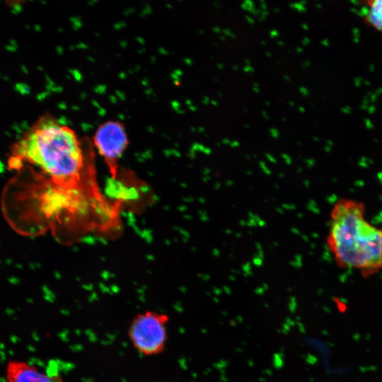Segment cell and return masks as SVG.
Here are the masks:
<instances>
[{"label": "cell", "instance_id": "1", "mask_svg": "<svg viewBox=\"0 0 382 382\" xmlns=\"http://www.w3.org/2000/svg\"><path fill=\"white\" fill-rule=\"evenodd\" d=\"M92 144L52 115L45 114L13 144L9 163L18 168L28 163L54 183L76 185L92 166Z\"/></svg>", "mask_w": 382, "mask_h": 382}, {"label": "cell", "instance_id": "2", "mask_svg": "<svg viewBox=\"0 0 382 382\" xmlns=\"http://www.w3.org/2000/svg\"><path fill=\"white\" fill-rule=\"evenodd\" d=\"M327 242L341 268L366 277L382 269V229L366 219L364 204L358 200L341 198L335 204Z\"/></svg>", "mask_w": 382, "mask_h": 382}, {"label": "cell", "instance_id": "3", "mask_svg": "<svg viewBox=\"0 0 382 382\" xmlns=\"http://www.w3.org/2000/svg\"><path fill=\"white\" fill-rule=\"evenodd\" d=\"M169 321L168 315L163 312L138 313L129 322L127 332L133 348L146 357L162 354L168 340Z\"/></svg>", "mask_w": 382, "mask_h": 382}, {"label": "cell", "instance_id": "4", "mask_svg": "<svg viewBox=\"0 0 382 382\" xmlns=\"http://www.w3.org/2000/svg\"><path fill=\"white\" fill-rule=\"evenodd\" d=\"M129 144L128 136L123 123L117 120H108L100 124L93 137V146L105 160L116 178L118 161Z\"/></svg>", "mask_w": 382, "mask_h": 382}, {"label": "cell", "instance_id": "5", "mask_svg": "<svg viewBox=\"0 0 382 382\" xmlns=\"http://www.w3.org/2000/svg\"><path fill=\"white\" fill-rule=\"evenodd\" d=\"M5 382H65L58 373L43 371L28 361L12 359L5 369Z\"/></svg>", "mask_w": 382, "mask_h": 382}, {"label": "cell", "instance_id": "6", "mask_svg": "<svg viewBox=\"0 0 382 382\" xmlns=\"http://www.w3.org/2000/svg\"><path fill=\"white\" fill-rule=\"evenodd\" d=\"M106 192L111 197L122 200L132 199L138 196L136 189L127 187L116 178H111L108 180Z\"/></svg>", "mask_w": 382, "mask_h": 382}, {"label": "cell", "instance_id": "7", "mask_svg": "<svg viewBox=\"0 0 382 382\" xmlns=\"http://www.w3.org/2000/svg\"><path fill=\"white\" fill-rule=\"evenodd\" d=\"M366 3L368 11L364 16V23L382 33V0H369Z\"/></svg>", "mask_w": 382, "mask_h": 382}, {"label": "cell", "instance_id": "8", "mask_svg": "<svg viewBox=\"0 0 382 382\" xmlns=\"http://www.w3.org/2000/svg\"><path fill=\"white\" fill-rule=\"evenodd\" d=\"M241 6L243 10L250 12L255 8V4L250 0H246L241 5Z\"/></svg>", "mask_w": 382, "mask_h": 382}, {"label": "cell", "instance_id": "9", "mask_svg": "<svg viewBox=\"0 0 382 382\" xmlns=\"http://www.w3.org/2000/svg\"><path fill=\"white\" fill-rule=\"evenodd\" d=\"M289 6L292 8L296 9L299 12H304L306 11L304 6H303L301 3H291L289 4Z\"/></svg>", "mask_w": 382, "mask_h": 382}, {"label": "cell", "instance_id": "10", "mask_svg": "<svg viewBox=\"0 0 382 382\" xmlns=\"http://www.w3.org/2000/svg\"><path fill=\"white\" fill-rule=\"evenodd\" d=\"M224 35L231 37L233 39L236 38L235 34H233L231 30L226 28L221 30Z\"/></svg>", "mask_w": 382, "mask_h": 382}, {"label": "cell", "instance_id": "11", "mask_svg": "<svg viewBox=\"0 0 382 382\" xmlns=\"http://www.w3.org/2000/svg\"><path fill=\"white\" fill-rule=\"evenodd\" d=\"M269 131L272 137L278 138L279 137V133L277 129L270 128Z\"/></svg>", "mask_w": 382, "mask_h": 382}, {"label": "cell", "instance_id": "12", "mask_svg": "<svg viewBox=\"0 0 382 382\" xmlns=\"http://www.w3.org/2000/svg\"><path fill=\"white\" fill-rule=\"evenodd\" d=\"M270 35L271 38H274L278 37L279 35V33L277 30L274 29L270 31Z\"/></svg>", "mask_w": 382, "mask_h": 382}, {"label": "cell", "instance_id": "13", "mask_svg": "<svg viewBox=\"0 0 382 382\" xmlns=\"http://www.w3.org/2000/svg\"><path fill=\"white\" fill-rule=\"evenodd\" d=\"M243 70L245 72H247V73H252L254 71V69L250 66H245L243 68Z\"/></svg>", "mask_w": 382, "mask_h": 382}, {"label": "cell", "instance_id": "14", "mask_svg": "<svg viewBox=\"0 0 382 382\" xmlns=\"http://www.w3.org/2000/svg\"><path fill=\"white\" fill-rule=\"evenodd\" d=\"M245 18L250 24L253 25L255 23V21L252 17L246 15V16H245Z\"/></svg>", "mask_w": 382, "mask_h": 382}, {"label": "cell", "instance_id": "15", "mask_svg": "<svg viewBox=\"0 0 382 382\" xmlns=\"http://www.w3.org/2000/svg\"><path fill=\"white\" fill-rule=\"evenodd\" d=\"M250 13H251L252 14H253L254 16H257V15H259L260 13H261V11H260V9H257V8H255L253 10H252V11H250Z\"/></svg>", "mask_w": 382, "mask_h": 382}, {"label": "cell", "instance_id": "16", "mask_svg": "<svg viewBox=\"0 0 382 382\" xmlns=\"http://www.w3.org/2000/svg\"><path fill=\"white\" fill-rule=\"evenodd\" d=\"M210 102L209 99L208 97L207 96H204L202 100V103L203 104H208Z\"/></svg>", "mask_w": 382, "mask_h": 382}, {"label": "cell", "instance_id": "17", "mask_svg": "<svg viewBox=\"0 0 382 382\" xmlns=\"http://www.w3.org/2000/svg\"><path fill=\"white\" fill-rule=\"evenodd\" d=\"M212 30L216 33H219L221 31V28L218 26L213 27Z\"/></svg>", "mask_w": 382, "mask_h": 382}, {"label": "cell", "instance_id": "18", "mask_svg": "<svg viewBox=\"0 0 382 382\" xmlns=\"http://www.w3.org/2000/svg\"><path fill=\"white\" fill-rule=\"evenodd\" d=\"M262 116L266 119V120H270V117L267 115V112L265 111H262L261 112Z\"/></svg>", "mask_w": 382, "mask_h": 382}, {"label": "cell", "instance_id": "19", "mask_svg": "<svg viewBox=\"0 0 382 382\" xmlns=\"http://www.w3.org/2000/svg\"><path fill=\"white\" fill-rule=\"evenodd\" d=\"M299 91H300V92H301V93H303V95H306V93H307V90H306L305 88H303V87H301V88H299Z\"/></svg>", "mask_w": 382, "mask_h": 382}, {"label": "cell", "instance_id": "20", "mask_svg": "<svg viewBox=\"0 0 382 382\" xmlns=\"http://www.w3.org/2000/svg\"><path fill=\"white\" fill-rule=\"evenodd\" d=\"M216 66H217V68H218L219 69H220V70H222V69H224V65L223 64H221V63H218V64H216Z\"/></svg>", "mask_w": 382, "mask_h": 382}, {"label": "cell", "instance_id": "21", "mask_svg": "<svg viewBox=\"0 0 382 382\" xmlns=\"http://www.w3.org/2000/svg\"><path fill=\"white\" fill-rule=\"evenodd\" d=\"M260 8L262 9V11H265L267 8V4L265 3L260 4Z\"/></svg>", "mask_w": 382, "mask_h": 382}, {"label": "cell", "instance_id": "22", "mask_svg": "<svg viewBox=\"0 0 382 382\" xmlns=\"http://www.w3.org/2000/svg\"><path fill=\"white\" fill-rule=\"evenodd\" d=\"M268 15H269V12L267 10L261 11V16L267 17V16Z\"/></svg>", "mask_w": 382, "mask_h": 382}, {"label": "cell", "instance_id": "23", "mask_svg": "<svg viewBox=\"0 0 382 382\" xmlns=\"http://www.w3.org/2000/svg\"><path fill=\"white\" fill-rule=\"evenodd\" d=\"M231 146H238V142L236 141H234L231 143Z\"/></svg>", "mask_w": 382, "mask_h": 382}, {"label": "cell", "instance_id": "24", "mask_svg": "<svg viewBox=\"0 0 382 382\" xmlns=\"http://www.w3.org/2000/svg\"><path fill=\"white\" fill-rule=\"evenodd\" d=\"M210 103H211L212 105H214V106L218 105V103H217L216 100H210Z\"/></svg>", "mask_w": 382, "mask_h": 382}, {"label": "cell", "instance_id": "25", "mask_svg": "<svg viewBox=\"0 0 382 382\" xmlns=\"http://www.w3.org/2000/svg\"><path fill=\"white\" fill-rule=\"evenodd\" d=\"M283 77H284V80H286V81H291L290 77H289V76H287V75H284Z\"/></svg>", "mask_w": 382, "mask_h": 382}, {"label": "cell", "instance_id": "26", "mask_svg": "<svg viewBox=\"0 0 382 382\" xmlns=\"http://www.w3.org/2000/svg\"><path fill=\"white\" fill-rule=\"evenodd\" d=\"M197 130H198L199 132H204L205 129L202 127H199Z\"/></svg>", "mask_w": 382, "mask_h": 382}, {"label": "cell", "instance_id": "27", "mask_svg": "<svg viewBox=\"0 0 382 382\" xmlns=\"http://www.w3.org/2000/svg\"><path fill=\"white\" fill-rule=\"evenodd\" d=\"M277 45H279V46H284V42L282 40H278L277 41Z\"/></svg>", "mask_w": 382, "mask_h": 382}, {"label": "cell", "instance_id": "28", "mask_svg": "<svg viewBox=\"0 0 382 382\" xmlns=\"http://www.w3.org/2000/svg\"><path fill=\"white\" fill-rule=\"evenodd\" d=\"M244 62L245 64H246V66H250V61L249 59H244Z\"/></svg>", "mask_w": 382, "mask_h": 382}, {"label": "cell", "instance_id": "29", "mask_svg": "<svg viewBox=\"0 0 382 382\" xmlns=\"http://www.w3.org/2000/svg\"><path fill=\"white\" fill-rule=\"evenodd\" d=\"M266 17L265 16H260L259 18H258V20L260 21H263L264 20H265Z\"/></svg>", "mask_w": 382, "mask_h": 382}, {"label": "cell", "instance_id": "30", "mask_svg": "<svg viewBox=\"0 0 382 382\" xmlns=\"http://www.w3.org/2000/svg\"><path fill=\"white\" fill-rule=\"evenodd\" d=\"M222 142H223L224 144H229V143H230V141H229L228 139H224L222 140Z\"/></svg>", "mask_w": 382, "mask_h": 382}, {"label": "cell", "instance_id": "31", "mask_svg": "<svg viewBox=\"0 0 382 382\" xmlns=\"http://www.w3.org/2000/svg\"><path fill=\"white\" fill-rule=\"evenodd\" d=\"M273 12L274 13H279L280 12V8H275L273 9Z\"/></svg>", "mask_w": 382, "mask_h": 382}, {"label": "cell", "instance_id": "32", "mask_svg": "<svg viewBox=\"0 0 382 382\" xmlns=\"http://www.w3.org/2000/svg\"><path fill=\"white\" fill-rule=\"evenodd\" d=\"M213 5H214V6H216V7H218V8H220V6H221L220 4L216 3V2H214V3H213Z\"/></svg>", "mask_w": 382, "mask_h": 382}, {"label": "cell", "instance_id": "33", "mask_svg": "<svg viewBox=\"0 0 382 382\" xmlns=\"http://www.w3.org/2000/svg\"><path fill=\"white\" fill-rule=\"evenodd\" d=\"M296 50L299 53H300V52H301L303 51L302 48H301V47H296Z\"/></svg>", "mask_w": 382, "mask_h": 382}, {"label": "cell", "instance_id": "34", "mask_svg": "<svg viewBox=\"0 0 382 382\" xmlns=\"http://www.w3.org/2000/svg\"><path fill=\"white\" fill-rule=\"evenodd\" d=\"M253 90L255 93H259V92H260V90H259L258 88L253 87Z\"/></svg>", "mask_w": 382, "mask_h": 382}, {"label": "cell", "instance_id": "35", "mask_svg": "<svg viewBox=\"0 0 382 382\" xmlns=\"http://www.w3.org/2000/svg\"><path fill=\"white\" fill-rule=\"evenodd\" d=\"M265 54H266V56L268 57H270L272 56L271 52H268V51L266 52Z\"/></svg>", "mask_w": 382, "mask_h": 382}, {"label": "cell", "instance_id": "36", "mask_svg": "<svg viewBox=\"0 0 382 382\" xmlns=\"http://www.w3.org/2000/svg\"><path fill=\"white\" fill-rule=\"evenodd\" d=\"M232 68H233V69H234V70H238L239 67H238V66H237V65H233V66H232Z\"/></svg>", "mask_w": 382, "mask_h": 382}, {"label": "cell", "instance_id": "37", "mask_svg": "<svg viewBox=\"0 0 382 382\" xmlns=\"http://www.w3.org/2000/svg\"><path fill=\"white\" fill-rule=\"evenodd\" d=\"M253 85L254 87H255V88H259V84H258L257 83H256V82H254V83H253Z\"/></svg>", "mask_w": 382, "mask_h": 382}, {"label": "cell", "instance_id": "38", "mask_svg": "<svg viewBox=\"0 0 382 382\" xmlns=\"http://www.w3.org/2000/svg\"><path fill=\"white\" fill-rule=\"evenodd\" d=\"M220 40H222V41H224V40H226V37H225V36H224V35H221V36H220Z\"/></svg>", "mask_w": 382, "mask_h": 382}, {"label": "cell", "instance_id": "39", "mask_svg": "<svg viewBox=\"0 0 382 382\" xmlns=\"http://www.w3.org/2000/svg\"><path fill=\"white\" fill-rule=\"evenodd\" d=\"M190 108L192 110H194V111L197 110V108L195 107V106H191Z\"/></svg>", "mask_w": 382, "mask_h": 382}, {"label": "cell", "instance_id": "40", "mask_svg": "<svg viewBox=\"0 0 382 382\" xmlns=\"http://www.w3.org/2000/svg\"><path fill=\"white\" fill-rule=\"evenodd\" d=\"M289 104L291 105V106H294V103L293 101H289Z\"/></svg>", "mask_w": 382, "mask_h": 382}, {"label": "cell", "instance_id": "41", "mask_svg": "<svg viewBox=\"0 0 382 382\" xmlns=\"http://www.w3.org/2000/svg\"><path fill=\"white\" fill-rule=\"evenodd\" d=\"M265 105H267V106H270V103L269 101H265Z\"/></svg>", "mask_w": 382, "mask_h": 382}, {"label": "cell", "instance_id": "42", "mask_svg": "<svg viewBox=\"0 0 382 382\" xmlns=\"http://www.w3.org/2000/svg\"><path fill=\"white\" fill-rule=\"evenodd\" d=\"M299 110L301 112H303V111H304V109H303L302 107H299Z\"/></svg>", "mask_w": 382, "mask_h": 382}, {"label": "cell", "instance_id": "43", "mask_svg": "<svg viewBox=\"0 0 382 382\" xmlns=\"http://www.w3.org/2000/svg\"><path fill=\"white\" fill-rule=\"evenodd\" d=\"M302 28H303L304 29H307V26L306 24H303Z\"/></svg>", "mask_w": 382, "mask_h": 382}, {"label": "cell", "instance_id": "44", "mask_svg": "<svg viewBox=\"0 0 382 382\" xmlns=\"http://www.w3.org/2000/svg\"><path fill=\"white\" fill-rule=\"evenodd\" d=\"M282 120L283 122H286V119L285 117H282Z\"/></svg>", "mask_w": 382, "mask_h": 382}, {"label": "cell", "instance_id": "45", "mask_svg": "<svg viewBox=\"0 0 382 382\" xmlns=\"http://www.w3.org/2000/svg\"><path fill=\"white\" fill-rule=\"evenodd\" d=\"M217 94L219 96V97H222V96H223V95H222L220 92H218Z\"/></svg>", "mask_w": 382, "mask_h": 382}, {"label": "cell", "instance_id": "46", "mask_svg": "<svg viewBox=\"0 0 382 382\" xmlns=\"http://www.w3.org/2000/svg\"><path fill=\"white\" fill-rule=\"evenodd\" d=\"M199 34L202 35L204 33L203 30H199Z\"/></svg>", "mask_w": 382, "mask_h": 382}, {"label": "cell", "instance_id": "47", "mask_svg": "<svg viewBox=\"0 0 382 382\" xmlns=\"http://www.w3.org/2000/svg\"><path fill=\"white\" fill-rule=\"evenodd\" d=\"M261 42H262V44L264 45H266V42H265V41H262Z\"/></svg>", "mask_w": 382, "mask_h": 382}, {"label": "cell", "instance_id": "48", "mask_svg": "<svg viewBox=\"0 0 382 382\" xmlns=\"http://www.w3.org/2000/svg\"><path fill=\"white\" fill-rule=\"evenodd\" d=\"M245 127H246V128H250V126L248 125H245Z\"/></svg>", "mask_w": 382, "mask_h": 382}, {"label": "cell", "instance_id": "49", "mask_svg": "<svg viewBox=\"0 0 382 382\" xmlns=\"http://www.w3.org/2000/svg\"><path fill=\"white\" fill-rule=\"evenodd\" d=\"M263 3H265V1L264 0H261L260 4H263Z\"/></svg>", "mask_w": 382, "mask_h": 382}, {"label": "cell", "instance_id": "50", "mask_svg": "<svg viewBox=\"0 0 382 382\" xmlns=\"http://www.w3.org/2000/svg\"><path fill=\"white\" fill-rule=\"evenodd\" d=\"M192 130L193 132H195V131H196V129L194 128V127H192Z\"/></svg>", "mask_w": 382, "mask_h": 382}, {"label": "cell", "instance_id": "51", "mask_svg": "<svg viewBox=\"0 0 382 382\" xmlns=\"http://www.w3.org/2000/svg\"><path fill=\"white\" fill-rule=\"evenodd\" d=\"M214 81H218V79L216 78H214Z\"/></svg>", "mask_w": 382, "mask_h": 382}, {"label": "cell", "instance_id": "52", "mask_svg": "<svg viewBox=\"0 0 382 382\" xmlns=\"http://www.w3.org/2000/svg\"><path fill=\"white\" fill-rule=\"evenodd\" d=\"M187 103H190V104H191V102H190V101H189V100H187Z\"/></svg>", "mask_w": 382, "mask_h": 382}]
</instances>
